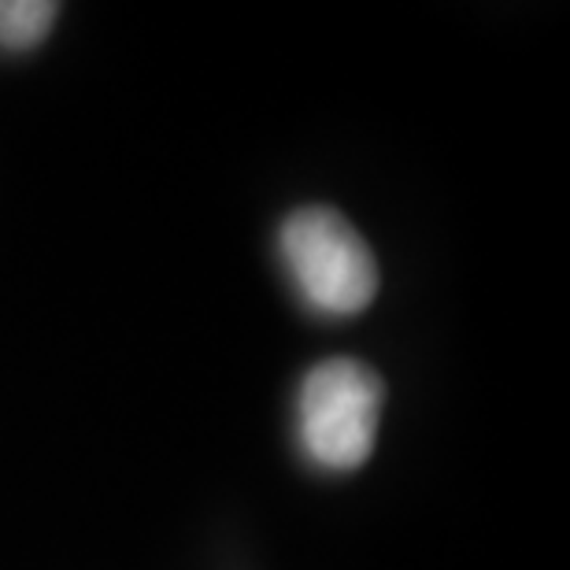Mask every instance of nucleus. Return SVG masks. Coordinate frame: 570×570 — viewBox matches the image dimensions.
I'll return each instance as SVG.
<instances>
[{"label":"nucleus","mask_w":570,"mask_h":570,"mask_svg":"<svg viewBox=\"0 0 570 570\" xmlns=\"http://www.w3.org/2000/svg\"><path fill=\"white\" fill-rule=\"evenodd\" d=\"M278 253L296 296L318 315H360L379 296V259L334 208H296L278 230Z\"/></svg>","instance_id":"obj_1"},{"label":"nucleus","mask_w":570,"mask_h":570,"mask_svg":"<svg viewBox=\"0 0 570 570\" xmlns=\"http://www.w3.org/2000/svg\"><path fill=\"white\" fill-rule=\"evenodd\" d=\"M60 16L52 0H0V49L30 52L49 38Z\"/></svg>","instance_id":"obj_3"},{"label":"nucleus","mask_w":570,"mask_h":570,"mask_svg":"<svg viewBox=\"0 0 570 570\" xmlns=\"http://www.w3.org/2000/svg\"><path fill=\"white\" fill-rule=\"evenodd\" d=\"M382 401L385 385L367 363L348 356L315 363L296 390V444L323 471H356L379 444Z\"/></svg>","instance_id":"obj_2"}]
</instances>
